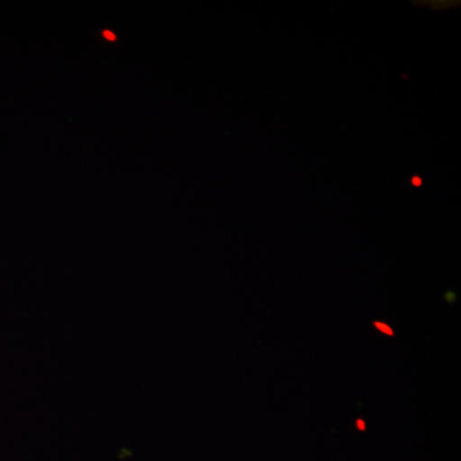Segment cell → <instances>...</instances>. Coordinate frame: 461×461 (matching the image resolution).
I'll return each mask as SVG.
<instances>
[{
  "instance_id": "obj_1",
  "label": "cell",
  "mask_w": 461,
  "mask_h": 461,
  "mask_svg": "<svg viewBox=\"0 0 461 461\" xmlns=\"http://www.w3.org/2000/svg\"><path fill=\"white\" fill-rule=\"evenodd\" d=\"M375 327L378 330H381L382 333H384V335L387 336H395V333H393V330H391V327L388 326L386 323H382V321H375Z\"/></svg>"
},
{
  "instance_id": "obj_2",
  "label": "cell",
  "mask_w": 461,
  "mask_h": 461,
  "mask_svg": "<svg viewBox=\"0 0 461 461\" xmlns=\"http://www.w3.org/2000/svg\"><path fill=\"white\" fill-rule=\"evenodd\" d=\"M411 182L414 187L423 186V178H421L420 176H412Z\"/></svg>"
},
{
  "instance_id": "obj_3",
  "label": "cell",
  "mask_w": 461,
  "mask_h": 461,
  "mask_svg": "<svg viewBox=\"0 0 461 461\" xmlns=\"http://www.w3.org/2000/svg\"><path fill=\"white\" fill-rule=\"evenodd\" d=\"M104 35H108V36H107V38H108V39H111V41H114V39H115V38H114L113 33H111V32H104Z\"/></svg>"
},
{
  "instance_id": "obj_4",
  "label": "cell",
  "mask_w": 461,
  "mask_h": 461,
  "mask_svg": "<svg viewBox=\"0 0 461 461\" xmlns=\"http://www.w3.org/2000/svg\"><path fill=\"white\" fill-rule=\"evenodd\" d=\"M357 424H359V426H363V423H362V420H357ZM360 429H363V427H359Z\"/></svg>"
}]
</instances>
